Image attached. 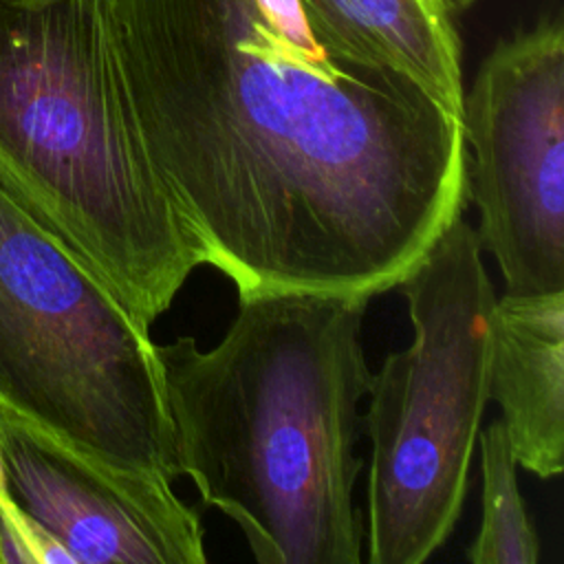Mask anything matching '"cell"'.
Wrapping results in <instances>:
<instances>
[{
  "instance_id": "6da1fadb",
  "label": "cell",
  "mask_w": 564,
  "mask_h": 564,
  "mask_svg": "<svg viewBox=\"0 0 564 564\" xmlns=\"http://www.w3.org/2000/svg\"><path fill=\"white\" fill-rule=\"evenodd\" d=\"M137 141L238 300L375 297L467 207L460 121L302 0H104Z\"/></svg>"
},
{
  "instance_id": "7a4b0ae2",
  "label": "cell",
  "mask_w": 564,
  "mask_h": 564,
  "mask_svg": "<svg viewBox=\"0 0 564 564\" xmlns=\"http://www.w3.org/2000/svg\"><path fill=\"white\" fill-rule=\"evenodd\" d=\"M372 297L238 300L216 346L154 344L176 467L260 564H359L361 326Z\"/></svg>"
},
{
  "instance_id": "3957f363",
  "label": "cell",
  "mask_w": 564,
  "mask_h": 564,
  "mask_svg": "<svg viewBox=\"0 0 564 564\" xmlns=\"http://www.w3.org/2000/svg\"><path fill=\"white\" fill-rule=\"evenodd\" d=\"M0 187L145 326L200 267L132 130L104 0H0Z\"/></svg>"
},
{
  "instance_id": "277c9868",
  "label": "cell",
  "mask_w": 564,
  "mask_h": 564,
  "mask_svg": "<svg viewBox=\"0 0 564 564\" xmlns=\"http://www.w3.org/2000/svg\"><path fill=\"white\" fill-rule=\"evenodd\" d=\"M0 434L132 491L181 478L150 326L2 187Z\"/></svg>"
},
{
  "instance_id": "5b68a950",
  "label": "cell",
  "mask_w": 564,
  "mask_h": 564,
  "mask_svg": "<svg viewBox=\"0 0 564 564\" xmlns=\"http://www.w3.org/2000/svg\"><path fill=\"white\" fill-rule=\"evenodd\" d=\"M476 229L452 218L397 284L412 341L372 372L364 527L370 564H421L452 535L489 401L496 308Z\"/></svg>"
},
{
  "instance_id": "8992f818",
  "label": "cell",
  "mask_w": 564,
  "mask_h": 564,
  "mask_svg": "<svg viewBox=\"0 0 564 564\" xmlns=\"http://www.w3.org/2000/svg\"><path fill=\"white\" fill-rule=\"evenodd\" d=\"M467 194L505 293L564 291V29L557 15L496 44L463 93Z\"/></svg>"
},
{
  "instance_id": "52a82bcc",
  "label": "cell",
  "mask_w": 564,
  "mask_h": 564,
  "mask_svg": "<svg viewBox=\"0 0 564 564\" xmlns=\"http://www.w3.org/2000/svg\"><path fill=\"white\" fill-rule=\"evenodd\" d=\"M9 494L75 564H205V527L174 487L132 491L0 434Z\"/></svg>"
},
{
  "instance_id": "ba28073f",
  "label": "cell",
  "mask_w": 564,
  "mask_h": 564,
  "mask_svg": "<svg viewBox=\"0 0 564 564\" xmlns=\"http://www.w3.org/2000/svg\"><path fill=\"white\" fill-rule=\"evenodd\" d=\"M489 399L516 463L538 478L564 469V291L496 300Z\"/></svg>"
},
{
  "instance_id": "9c48e42d",
  "label": "cell",
  "mask_w": 564,
  "mask_h": 564,
  "mask_svg": "<svg viewBox=\"0 0 564 564\" xmlns=\"http://www.w3.org/2000/svg\"><path fill=\"white\" fill-rule=\"evenodd\" d=\"M302 2L328 33L405 73L460 121V40L447 0Z\"/></svg>"
},
{
  "instance_id": "30bf717a",
  "label": "cell",
  "mask_w": 564,
  "mask_h": 564,
  "mask_svg": "<svg viewBox=\"0 0 564 564\" xmlns=\"http://www.w3.org/2000/svg\"><path fill=\"white\" fill-rule=\"evenodd\" d=\"M482 471V520L465 551L471 564H538L540 538L516 478V456L502 419L478 436Z\"/></svg>"
},
{
  "instance_id": "8fae6325",
  "label": "cell",
  "mask_w": 564,
  "mask_h": 564,
  "mask_svg": "<svg viewBox=\"0 0 564 564\" xmlns=\"http://www.w3.org/2000/svg\"><path fill=\"white\" fill-rule=\"evenodd\" d=\"M9 496V487H7V476H4V465H2V452H0V498Z\"/></svg>"
},
{
  "instance_id": "7c38bea8",
  "label": "cell",
  "mask_w": 564,
  "mask_h": 564,
  "mask_svg": "<svg viewBox=\"0 0 564 564\" xmlns=\"http://www.w3.org/2000/svg\"><path fill=\"white\" fill-rule=\"evenodd\" d=\"M447 2H449V9L456 11V9H465L471 0H447Z\"/></svg>"
}]
</instances>
